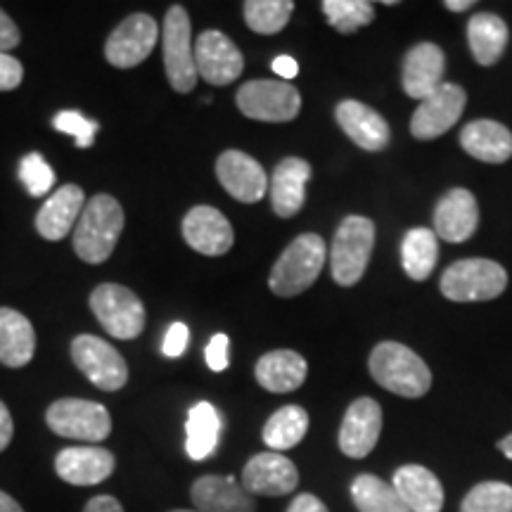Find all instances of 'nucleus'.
Wrapping results in <instances>:
<instances>
[{
	"mask_svg": "<svg viewBox=\"0 0 512 512\" xmlns=\"http://www.w3.org/2000/svg\"><path fill=\"white\" fill-rule=\"evenodd\" d=\"M273 72L278 74L283 81H290L299 74V64L290 55H280L273 60Z\"/></svg>",
	"mask_w": 512,
	"mask_h": 512,
	"instance_id": "obj_46",
	"label": "nucleus"
},
{
	"mask_svg": "<svg viewBox=\"0 0 512 512\" xmlns=\"http://www.w3.org/2000/svg\"><path fill=\"white\" fill-rule=\"evenodd\" d=\"M460 512H512V486L505 482H482L460 503Z\"/></svg>",
	"mask_w": 512,
	"mask_h": 512,
	"instance_id": "obj_36",
	"label": "nucleus"
},
{
	"mask_svg": "<svg viewBox=\"0 0 512 512\" xmlns=\"http://www.w3.org/2000/svg\"><path fill=\"white\" fill-rule=\"evenodd\" d=\"M12 434H15V422H12V415L3 401H0V453L10 446Z\"/></svg>",
	"mask_w": 512,
	"mask_h": 512,
	"instance_id": "obj_45",
	"label": "nucleus"
},
{
	"mask_svg": "<svg viewBox=\"0 0 512 512\" xmlns=\"http://www.w3.org/2000/svg\"><path fill=\"white\" fill-rule=\"evenodd\" d=\"M195 510L200 512H256L254 496L235 477L204 475L190 489Z\"/></svg>",
	"mask_w": 512,
	"mask_h": 512,
	"instance_id": "obj_24",
	"label": "nucleus"
},
{
	"mask_svg": "<svg viewBox=\"0 0 512 512\" xmlns=\"http://www.w3.org/2000/svg\"><path fill=\"white\" fill-rule=\"evenodd\" d=\"M19 41H22V34H19L17 24L0 8V53H8L10 48H17Z\"/></svg>",
	"mask_w": 512,
	"mask_h": 512,
	"instance_id": "obj_42",
	"label": "nucleus"
},
{
	"mask_svg": "<svg viewBox=\"0 0 512 512\" xmlns=\"http://www.w3.org/2000/svg\"><path fill=\"white\" fill-rule=\"evenodd\" d=\"M337 124L344 133L366 152H380L392 140V131L375 110L358 100H342L335 110Z\"/></svg>",
	"mask_w": 512,
	"mask_h": 512,
	"instance_id": "obj_22",
	"label": "nucleus"
},
{
	"mask_svg": "<svg viewBox=\"0 0 512 512\" xmlns=\"http://www.w3.org/2000/svg\"><path fill=\"white\" fill-rule=\"evenodd\" d=\"M460 145L467 155L486 164H503L512 157V133L491 119L470 121L460 131Z\"/></svg>",
	"mask_w": 512,
	"mask_h": 512,
	"instance_id": "obj_27",
	"label": "nucleus"
},
{
	"mask_svg": "<svg viewBox=\"0 0 512 512\" xmlns=\"http://www.w3.org/2000/svg\"><path fill=\"white\" fill-rule=\"evenodd\" d=\"M24 79V67L17 57L10 53H0V93L15 91Z\"/></svg>",
	"mask_w": 512,
	"mask_h": 512,
	"instance_id": "obj_40",
	"label": "nucleus"
},
{
	"mask_svg": "<svg viewBox=\"0 0 512 512\" xmlns=\"http://www.w3.org/2000/svg\"><path fill=\"white\" fill-rule=\"evenodd\" d=\"M221 415L209 401H200L190 408L185 422V451L192 460H207L216 453L221 439Z\"/></svg>",
	"mask_w": 512,
	"mask_h": 512,
	"instance_id": "obj_30",
	"label": "nucleus"
},
{
	"mask_svg": "<svg viewBox=\"0 0 512 512\" xmlns=\"http://www.w3.org/2000/svg\"><path fill=\"white\" fill-rule=\"evenodd\" d=\"M370 375L387 392L403 399H420L430 392L432 373L427 363L413 349L399 342L377 344L368 361Z\"/></svg>",
	"mask_w": 512,
	"mask_h": 512,
	"instance_id": "obj_2",
	"label": "nucleus"
},
{
	"mask_svg": "<svg viewBox=\"0 0 512 512\" xmlns=\"http://www.w3.org/2000/svg\"><path fill=\"white\" fill-rule=\"evenodd\" d=\"M83 512H126V510L117 498L102 494V496L91 498V501L86 503V508H83Z\"/></svg>",
	"mask_w": 512,
	"mask_h": 512,
	"instance_id": "obj_44",
	"label": "nucleus"
},
{
	"mask_svg": "<svg viewBox=\"0 0 512 512\" xmlns=\"http://www.w3.org/2000/svg\"><path fill=\"white\" fill-rule=\"evenodd\" d=\"M36 332L31 320L15 309L0 306V363L24 368L34 358Z\"/></svg>",
	"mask_w": 512,
	"mask_h": 512,
	"instance_id": "obj_28",
	"label": "nucleus"
},
{
	"mask_svg": "<svg viewBox=\"0 0 512 512\" xmlns=\"http://www.w3.org/2000/svg\"><path fill=\"white\" fill-rule=\"evenodd\" d=\"M446 57L437 43H418L403 57V91L408 98L425 100L441 86Z\"/></svg>",
	"mask_w": 512,
	"mask_h": 512,
	"instance_id": "obj_20",
	"label": "nucleus"
},
{
	"mask_svg": "<svg viewBox=\"0 0 512 512\" xmlns=\"http://www.w3.org/2000/svg\"><path fill=\"white\" fill-rule=\"evenodd\" d=\"M183 240L204 256H223L233 247L235 233L219 209L197 204L183 219Z\"/></svg>",
	"mask_w": 512,
	"mask_h": 512,
	"instance_id": "obj_17",
	"label": "nucleus"
},
{
	"mask_svg": "<svg viewBox=\"0 0 512 512\" xmlns=\"http://www.w3.org/2000/svg\"><path fill=\"white\" fill-rule=\"evenodd\" d=\"M19 181L24 183V188L31 197H43L53 190L55 185V171L50 169V164L43 159L38 152H31L19 162Z\"/></svg>",
	"mask_w": 512,
	"mask_h": 512,
	"instance_id": "obj_37",
	"label": "nucleus"
},
{
	"mask_svg": "<svg viewBox=\"0 0 512 512\" xmlns=\"http://www.w3.org/2000/svg\"><path fill=\"white\" fill-rule=\"evenodd\" d=\"M72 358L76 368L102 392H119L128 382V366L124 356L107 339L95 335H79L72 342Z\"/></svg>",
	"mask_w": 512,
	"mask_h": 512,
	"instance_id": "obj_10",
	"label": "nucleus"
},
{
	"mask_svg": "<svg viewBox=\"0 0 512 512\" xmlns=\"http://www.w3.org/2000/svg\"><path fill=\"white\" fill-rule=\"evenodd\" d=\"M169 512H200V510H169Z\"/></svg>",
	"mask_w": 512,
	"mask_h": 512,
	"instance_id": "obj_50",
	"label": "nucleus"
},
{
	"mask_svg": "<svg viewBox=\"0 0 512 512\" xmlns=\"http://www.w3.org/2000/svg\"><path fill=\"white\" fill-rule=\"evenodd\" d=\"M83 207H86V195H83L79 185H62L48 197L46 204L36 214V230L41 233V238L60 242L72 233L74 223H79Z\"/></svg>",
	"mask_w": 512,
	"mask_h": 512,
	"instance_id": "obj_21",
	"label": "nucleus"
},
{
	"mask_svg": "<svg viewBox=\"0 0 512 512\" xmlns=\"http://www.w3.org/2000/svg\"><path fill=\"white\" fill-rule=\"evenodd\" d=\"M439 287L451 302H489L508 287V273L491 259H463L446 268Z\"/></svg>",
	"mask_w": 512,
	"mask_h": 512,
	"instance_id": "obj_5",
	"label": "nucleus"
},
{
	"mask_svg": "<svg viewBox=\"0 0 512 512\" xmlns=\"http://www.w3.org/2000/svg\"><path fill=\"white\" fill-rule=\"evenodd\" d=\"M508 36V24L494 12H477L467 24V43H470L472 57L482 67H491L501 60L508 48Z\"/></svg>",
	"mask_w": 512,
	"mask_h": 512,
	"instance_id": "obj_29",
	"label": "nucleus"
},
{
	"mask_svg": "<svg viewBox=\"0 0 512 512\" xmlns=\"http://www.w3.org/2000/svg\"><path fill=\"white\" fill-rule=\"evenodd\" d=\"M446 10L451 12H465L470 8H475V0H446Z\"/></svg>",
	"mask_w": 512,
	"mask_h": 512,
	"instance_id": "obj_48",
	"label": "nucleus"
},
{
	"mask_svg": "<svg viewBox=\"0 0 512 512\" xmlns=\"http://www.w3.org/2000/svg\"><path fill=\"white\" fill-rule=\"evenodd\" d=\"M46 422L57 437L100 444L112 434V418L98 401L60 399L50 403Z\"/></svg>",
	"mask_w": 512,
	"mask_h": 512,
	"instance_id": "obj_7",
	"label": "nucleus"
},
{
	"mask_svg": "<svg viewBox=\"0 0 512 512\" xmlns=\"http://www.w3.org/2000/svg\"><path fill=\"white\" fill-rule=\"evenodd\" d=\"M91 311L98 323L117 339H136L145 330V304L124 285L102 283L91 294Z\"/></svg>",
	"mask_w": 512,
	"mask_h": 512,
	"instance_id": "obj_8",
	"label": "nucleus"
},
{
	"mask_svg": "<svg viewBox=\"0 0 512 512\" xmlns=\"http://www.w3.org/2000/svg\"><path fill=\"white\" fill-rule=\"evenodd\" d=\"M53 126L60 133L72 136L79 147H91L95 140V133H98V128H100L98 121L86 119L81 112H76V110H64L60 114H55Z\"/></svg>",
	"mask_w": 512,
	"mask_h": 512,
	"instance_id": "obj_38",
	"label": "nucleus"
},
{
	"mask_svg": "<svg viewBox=\"0 0 512 512\" xmlns=\"http://www.w3.org/2000/svg\"><path fill=\"white\" fill-rule=\"evenodd\" d=\"M162 53L169 86L176 93H190L197 86L195 46H192V29L188 10L181 5L166 10L162 29Z\"/></svg>",
	"mask_w": 512,
	"mask_h": 512,
	"instance_id": "obj_6",
	"label": "nucleus"
},
{
	"mask_svg": "<svg viewBox=\"0 0 512 512\" xmlns=\"http://www.w3.org/2000/svg\"><path fill=\"white\" fill-rule=\"evenodd\" d=\"M439 238L430 228H413L403 235L401 264L411 280H427L437 268Z\"/></svg>",
	"mask_w": 512,
	"mask_h": 512,
	"instance_id": "obj_31",
	"label": "nucleus"
},
{
	"mask_svg": "<svg viewBox=\"0 0 512 512\" xmlns=\"http://www.w3.org/2000/svg\"><path fill=\"white\" fill-rule=\"evenodd\" d=\"M114 453L102 446H69L55 458V472L72 486H95L114 475Z\"/></svg>",
	"mask_w": 512,
	"mask_h": 512,
	"instance_id": "obj_18",
	"label": "nucleus"
},
{
	"mask_svg": "<svg viewBox=\"0 0 512 512\" xmlns=\"http://www.w3.org/2000/svg\"><path fill=\"white\" fill-rule=\"evenodd\" d=\"M328 249L325 242L316 233H304L294 238L283 254L278 256L271 268L268 287L278 297H297L316 283L320 271H323Z\"/></svg>",
	"mask_w": 512,
	"mask_h": 512,
	"instance_id": "obj_3",
	"label": "nucleus"
},
{
	"mask_svg": "<svg viewBox=\"0 0 512 512\" xmlns=\"http://www.w3.org/2000/svg\"><path fill=\"white\" fill-rule=\"evenodd\" d=\"M195 67L211 86H228L245 72V57L223 31L209 29L195 41Z\"/></svg>",
	"mask_w": 512,
	"mask_h": 512,
	"instance_id": "obj_12",
	"label": "nucleus"
},
{
	"mask_svg": "<svg viewBox=\"0 0 512 512\" xmlns=\"http://www.w3.org/2000/svg\"><path fill=\"white\" fill-rule=\"evenodd\" d=\"M382 432V408L370 396H361L349 406L339 427V448L349 458H366L380 441Z\"/></svg>",
	"mask_w": 512,
	"mask_h": 512,
	"instance_id": "obj_16",
	"label": "nucleus"
},
{
	"mask_svg": "<svg viewBox=\"0 0 512 512\" xmlns=\"http://www.w3.org/2000/svg\"><path fill=\"white\" fill-rule=\"evenodd\" d=\"M204 358H207V366L214 370V373H221V370L228 368L230 363V339L228 335H214L209 339L207 351H204Z\"/></svg>",
	"mask_w": 512,
	"mask_h": 512,
	"instance_id": "obj_39",
	"label": "nucleus"
},
{
	"mask_svg": "<svg viewBox=\"0 0 512 512\" xmlns=\"http://www.w3.org/2000/svg\"><path fill=\"white\" fill-rule=\"evenodd\" d=\"M245 22L254 34L273 36L283 31L290 22L294 3L292 0H247Z\"/></svg>",
	"mask_w": 512,
	"mask_h": 512,
	"instance_id": "obj_34",
	"label": "nucleus"
},
{
	"mask_svg": "<svg viewBox=\"0 0 512 512\" xmlns=\"http://www.w3.org/2000/svg\"><path fill=\"white\" fill-rule=\"evenodd\" d=\"M311 178V164L302 157H287L275 166L268 190L273 211L280 219H292L306 202V183Z\"/></svg>",
	"mask_w": 512,
	"mask_h": 512,
	"instance_id": "obj_23",
	"label": "nucleus"
},
{
	"mask_svg": "<svg viewBox=\"0 0 512 512\" xmlns=\"http://www.w3.org/2000/svg\"><path fill=\"white\" fill-rule=\"evenodd\" d=\"M0 512H24V508L10 494L0 491Z\"/></svg>",
	"mask_w": 512,
	"mask_h": 512,
	"instance_id": "obj_47",
	"label": "nucleus"
},
{
	"mask_svg": "<svg viewBox=\"0 0 512 512\" xmlns=\"http://www.w3.org/2000/svg\"><path fill=\"white\" fill-rule=\"evenodd\" d=\"M320 8L339 34H354L375 19V8L368 0H323Z\"/></svg>",
	"mask_w": 512,
	"mask_h": 512,
	"instance_id": "obj_35",
	"label": "nucleus"
},
{
	"mask_svg": "<svg viewBox=\"0 0 512 512\" xmlns=\"http://www.w3.org/2000/svg\"><path fill=\"white\" fill-rule=\"evenodd\" d=\"M287 512H330V510H328V505H325L320 498H316L313 494H299L290 503Z\"/></svg>",
	"mask_w": 512,
	"mask_h": 512,
	"instance_id": "obj_43",
	"label": "nucleus"
},
{
	"mask_svg": "<svg viewBox=\"0 0 512 512\" xmlns=\"http://www.w3.org/2000/svg\"><path fill=\"white\" fill-rule=\"evenodd\" d=\"M498 451H501L508 460H512V434H508V437H503L501 441H498Z\"/></svg>",
	"mask_w": 512,
	"mask_h": 512,
	"instance_id": "obj_49",
	"label": "nucleus"
},
{
	"mask_svg": "<svg viewBox=\"0 0 512 512\" xmlns=\"http://www.w3.org/2000/svg\"><path fill=\"white\" fill-rule=\"evenodd\" d=\"M190 342V330L185 323H174L164 335V344H162V354L169 358H178L183 356V351L188 349Z\"/></svg>",
	"mask_w": 512,
	"mask_h": 512,
	"instance_id": "obj_41",
	"label": "nucleus"
},
{
	"mask_svg": "<svg viewBox=\"0 0 512 512\" xmlns=\"http://www.w3.org/2000/svg\"><path fill=\"white\" fill-rule=\"evenodd\" d=\"M299 472L297 465L283 453L264 451L247 460L242 470V486L252 496H287L297 489Z\"/></svg>",
	"mask_w": 512,
	"mask_h": 512,
	"instance_id": "obj_14",
	"label": "nucleus"
},
{
	"mask_svg": "<svg viewBox=\"0 0 512 512\" xmlns=\"http://www.w3.org/2000/svg\"><path fill=\"white\" fill-rule=\"evenodd\" d=\"M256 382L273 394H290L306 382V358L292 349H275L259 358L254 368Z\"/></svg>",
	"mask_w": 512,
	"mask_h": 512,
	"instance_id": "obj_26",
	"label": "nucleus"
},
{
	"mask_svg": "<svg viewBox=\"0 0 512 512\" xmlns=\"http://www.w3.org/2000/svg\"><path fill=\"white\" fill-rule=\"evenodd\" d=\"M309 432V413L302 406H283L266 420L261 439L275 453L294 448Z\"/></svg>",
	"mask_w": 512,
	"mask_h": 512,
	"instance_id": "obj_32",
	"label": "nucleus"
},
{
	"mask_svg": "<svg viewBox=\"0 0 512 512\" xmlns=\"http://www.w3.org/2000/svg\"><path fill=\"white\" fill-rule=\"evenodd\" d=\"M467 93L456 83H441V86L425 100H420L418 110L413 112L411 133L418 140H434L444 136L463 117Z\"/></svg>",
	"mask_w": 512,
	"mask_h": 512,
	"instance_id": "obj_13",
	"label": "nucleus"
},
{
	"mask_svg": "<svg viewBox=\"0 0 512 512\" xmlns=\"http://www.w3.org/2000/svg\"><path fill=\"white\" fill-rule=\"evenodd\" d=\"M394 491L411 512L444 510V486L434 472L422 465H403L394 472Z\"/></svg>",
	"mask_w": 512,
	"mask_h": 512,
	"instance_id": "obj_25",
	"label": "nucleus"
},
{
	"mask_svg": "<svg viewBox=\"0 0 512 512\" xmlns=\"http://www.w3.org/2000/svg\"><path fill=\"white\" fill-rule=\"evenodd\" d=\"M216 178L233 200L245 204L264 200L268 190L264 166L242 150H226L216 159Z\"/></svg>",
	"mask_w": 512,
	"mask_h": 512,
	"instance_id": "obj_15",
	"label": "nucleus"
},
{
	"mask_svg": "<svg viewBox=\"0 0 512 512\" xmlns=\"http://www.w3.org/2000/svg\"><path fill=\"white\" fill-rule=\"evenodd\" d=\"M375 247V223L366 216H347L335 230L330 268L337 285L351 287L363 278Z\"/></svg>",
	"mask_w": 512,
	"mask_h": 512,
	"instance_id": "obj_4",
	"label": "nucleus"
},
{
	"mask_svg": "<svg viewBox=\"0 0 512 512\" xmlns=\"http://www.w3.org/2000/svg\"><path fill=\"white\" fill-rule=\"evenodd\" d=\"M351 501L358 512H411L394 486L375 475H358L351 482Z\"/></svg>",
	"mask_w": 512,
	"mask_h": 512,
	"instance_id": "obj_33",
	"label": "nucleus"
},
{
	"mask_svg": "<svg viewBox=\"0 0 512 512\" xmlns=\"http://www.w3.org/2000/svg\"><path fill=\"white\" fill-rule=\"evenodd\" d=\"M235 100H238V110L247 119L268 121V124H285L302 110V95L287 81H247Z\"/></svg>",
	"mask_w": 512,
	"mask_h": 512,
	"instance_id": "obj_9",
	"label": "nucleus"
},
{
	"mask_svg": "<svg viewBox=\"0 0 512 512\" xmlns=\"http://www.w3.org/2000/svg\"><path fill=\"white\" fill-rule=\"evenodd\" d=\"M157 41L159 27L155 17L145 15V12H136V15L126 17L107 38L105 57L112 67L133 69L150 57Z\"/></svg>",
	"mask_w": 512,
	"mask_h": 512,
	"instance_id": "obj_11",
	"label": "nucleus"
},
{
	"mask_svg": "<svg viewBox=\"0 0 512 512\" xmlns=\"http://www.w3.org/2000/svg\"><path fill=\"white\" fill-rule=\"evenodd\" d=\"M124 207L112 195H95L86 202L74 228V252L86 264H105L124 230Z\"/></svg>",
	"mask_w": 512,
	"mask_h": 512,
	"instance_id": "obj_1",
	"label": "nucleus"
},
{
	"mask_svg": "<svg viewBox=\"0 0 512 512\" xmlns=\"http://www.w3.org/2000/svg\"><path fill=\"white\" fill-rule=\"evenodd\" d=\"M479 207L467 188H453L434 209V233L446 242H465L477 233Z\"/></svg>",
	"mask_w": 512,
	"mask_h": 512,
	"instance_id": "obj_19",
	"label": "nucleus"
}]
</instances>
